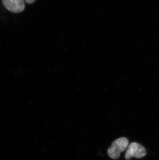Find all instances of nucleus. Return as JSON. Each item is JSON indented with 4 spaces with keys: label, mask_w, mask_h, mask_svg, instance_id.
Here are the masks:
<instances>
[{
    "label": "nucleus",
    "mask_w": 159,
    "mask_h": 160,
    "mask_svg": "<svg viewBox=\"0 0 159 160\" xmlns=\"http://www.w3.org/2000/svg\"><path fill=\"white\" fill-rule=\"evenodd\" d=\"M5 8L14 13L22 12L25 8L23 0H2Z\"/></svg>",
    "instance_id": "3"
},
{
    "label": "nucleus",
    "mask_w": 159,
    "mask_h": 160,
    "mask_svg": "<svg viewBox=\"0 0 159 160\" xmlns=\"http://www.w3.org/2000/svg\"><path fill=\"white\" fill-rule=\"evenodd\" d=\"M128 139L126 138H119L112 143L108 149V154L111 159L116 160L120 157V153L127 149L129 146Z\"/></svg>",
    "instance_id": "1"
},
{
    "label": "nucleus",
    "mask_w": 159,
    "mask_h": 160,
    "mask_svg": "<svg viewBox=\"0 0 159 160\" xmlns=\"http://www.w3.org/2000/svg\"><path fill=\"white\" fill-rule=\"evenodd\" d=\"M146 154L147 152L144 147L137 142H133L130 143L128 147L125 158L127 160H130L133 157L140 159L144 157Z\"/></svg>",
    "instance_id": "2"
},
{
    "label": "nucleus",
    "mask_w": 159,
    "mask_h": 160,
    "mask_svg": "<svg viewBox=\"0 0 159 160\" xmlns=\"http://www.w3.org/2000/svg\"><path fill=\"white\" fill-rule=\"evenodd\" d=\"M24 1L28 4H32V3H34L36 0H24Z\"/></svg>",
    "instance_id": "4"
}]
</instances>
